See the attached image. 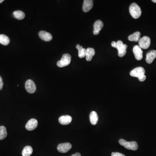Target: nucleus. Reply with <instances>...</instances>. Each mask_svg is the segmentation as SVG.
Segmentation results:
<instances>
[{
	"instance_id": "nucleus-1",
	"label": "nucleus",
	"mask_w": 156,
	"mask_h": 156,
	"mask_svg": "<svg viewBox=\"0 0 156 156\" xmlns=\"http://www.w3.org/2000/svg\"><path fill=\"white\" fill-rule=\"evenodd\" d=\"M129 12L134 19L138 18L141 16V10L140 7L136 3H132L129 7Z\"/></svg>"
},
{
	"instance_id": "nucleus-2",
	"label": "nucleus",
	"mask_w": 156,
	"mask_h": 156,
	"mask_svg": "<svg viewBox=\"0 0 156 156\" xmlns=\"http://www.w3.org/2000/svg\"><path fill=\"white\" fill-rule=\"evenodd\" d=\"M119 143L121 146H124L125 148L128 150L136 151L138 149V144L137 142L135 141H132L128 142L126 141L125 140L121 139L119 140Z\"/></svg>"
},
{
	"instance_id": "nucleus-3",
	"label": "nucleus",
	"mask_w": 156,
	"mask_h": 156,
	"mask_svg": "<svg viewBox=\"0 0 156 156\" xmlns=\"http://www.w3.org/2000/svg\"><path fill=\"white\" fill-rule=\"evenodd\" d=\"M71 56L69 54H64L60 60L58 61L57 65L59 67L62 68L68 66L71 62Z\"/></svg>"
},
{
	"instance_id": "nucleus-4",
	"label": "nucleus",
	"mask_w": 156,
	"mask_h": 156,
	"mask_svg": "<svg viewBox=\"0 0 156 156\" xmlns=\"http://www.w3.org/2000/svg\"><path fill=\"white\" fill-rule=\"evenodd\" d=\"M127 45L124 44L123 42L121 41H118L116 42V44L115 48L117 49L119 51V56L120 57H122L125 56L126 54V49Z\"/></svg>"
},
{
	"instance_id": "nucleus-5",
	"label": "nucleus",
	"mask_w": 156,
	"mask_h": 156,
	"mask_svg": "<svg viewBox=\"0 0 156 156\" xmlns=\"http://www.w3.org/2000/svg\"><path fill=\"white\" fill-rule=\"evenodd\" d=\"M139 46L143 49H147L151 45V39L149 37L144 36L139 41Z\"/></svg>"
},
{
	"instance_id": "nucleus-6",
	"label": "nucleus",
	"mask_w": 156,
	"mask_h": 156,
	"mask_svg": "<svg viewBox=\"0 0 156 156\" xmlns=\"http://www.w3.org/2000/svg\"><path fill=\"white\" fill-rule=\"evenodd\" d=\"M25 89L28 93H34L36 91V85L33 80L28 79L25 83Z\"/></svg>"
},
{
	"instance_id": "nucleus-7",
	"label": "nucleus",
	"mask_w": 156,
	"mask_h": 156,
	"mask_svg": "<svg viewBox=\"0 0 156 156\" xmlns=\"http://www.w3.org/2000/svg\"><path fill=\"white\" fill-rule=\"evenodd\" d=\"M72 144L69 143H62L57 146L58 151L62 153H66L72 148Z\"/></svg>"
},
{
	"instance_id": "nucleus-8",
	"label": "nucleus",
	"mask_w": 156,
	"mask_h": 156,
	"mask_svg": "<svg viewBox=\"0 0 156 156\" xmlns=\"http://www.w3.org/2000/svg\"><path fill=\"white\" fill-rule=\"evenodd\" d=\"M145 70L142 67H138L134 69L130 72V75L132 77H139L141 75H144Z\"/></svg>"
},
{
	"instance_id": "nucleus-9",
	"label": "nucleus",
	"mask_w": 156,
	"mask_h": 156,
	"mask_svg": "<svg viewBox=\"0 0 156 156\" xmlns=\"http://www.w3.org/2000/svg\"><path fill=\"white\" fill-rule=\"evenodd\" d=\"M133 53L136 60H140L143 58V51L138 45L134 47Z\"/></svg>"
},
{
	"instance_id": "nucleus-10",
	"label": "nucleus",
	"mask_w": 156,
	"mask_h": 156,
	"mask_svg": "<svg viewBox=\"0 0 156 156\" xmlns=\"http://www.w3.org/2000/svg\"><path fill=\"white\" fill-rule=\"evenodd\" d=\"M38 125V121L35 119H30L26 125L25 127L28 131H33L37 128Z\"/></svg>"
},
{
	"instance_id": "nucleus-11",
	"label": "nucleus",
	"mask_w": 156,
	"mask_h": 156,
	"mask_svg": "<svg viewBox=\"0 0 156 156\" xmlns=\"http://www.w3.org/2000/svg\"><path fill=\"white\" fill-rule=\"evenodd\" d=\"M39 36L42 40L45 41H50L53 39L52 35L45 31H41L39 33Z\"/></svg>"
},
{
	"instance_id": "nucleus-12",
	"label": "nucleus",
	"mask_w": 156,
	"mask_h": 156,
	"mask_svg": "<svg viewBox=\"0 0 156 156\" xmlns=\"http://www.w3.org/2000/svg\"><path fill=\"white\" fill-rule=\"evenodd\" d=\"M103 23L101 20H97L95 22L94 24V31L93 34L94 35H98L100 31L103 27Z\"/></svg>"
},
{
	"instance_id": "nucleus-13",
	"label": "nucleus",
	"mask_w": 156,
	"mask_h": 156,
	"mask_svg": "<svg viewBox=\"0 0 156 156\" xmlns=\"http://www.w3.org/2000/svg\"><path fill=\"white\" fill-rule=\"evenodd\" d=\"M93 6V1L92 0H84L83 5V11L85 12H88L92 9Z\"/></svg>"
},
{
	"instance_id": "nucleus-14",
	"label": "nucleus",
	"mask_w": 156,
	"mask_h": 156,
	"mask_svg": "<svg viewBox=\"0 0 156 156\" xmlns=\"http://www.w3.org/2000/svg\"><path fill=\"white\" fill-rule=\"evenodd\" d=\"M72 121V118L70 116H62L59 119V122L62 125H67L70 124Z\"/></svg>"
},
{
	"instance_id": "nucleus-15",
	"label": "nucleus",
	"mask_w": 156,
	"mask_h": 156,
	"mask_svg": "<svg viewBox=\"0 0 156 156\" xmlns=\"http://www.w3.org/2000/svg\"><path fill=\"white\" fill-rule=\"evenodd\" d=\"M156 57V50H152L148 52L147 54L146 61L147 62L148 64H151L154 60Z\"/></svg>"
},
{
	"instance_id": "nucleus-16",
	"label": "nucleus",
	"mask_w": 156,
	"mask_h": 156,
	"mask_svg": "<svg viewBox=\"0 0 156 156\" xmlns=\"http://www.w3.org/2000/svg\"><path fill=\"white\" fill-rule=\"evenodd\" d=\"M95 54V50L92 48H88L86 49V54L85 57L86 60L88 61H90L92 60V57Z\"/></svg>"
},
{
	"instance_id": "nucleus-17",
	"label": "nucleus",
	"mask_w": 156,
	"mask_h": 156,
	"mask_svg": "<svg viewBox=\"0 0 156 156\" xmlns=\"http://www.w3.org/2000/svg\"><path fill=\"white\" fill-rule=\"evenodd\" d=\"M90 121L92 125H96L98 121V115L97 113L95 111H92L91 112L90 116Z\"/></svg>"
},
{
	"instance_id": "nucleus-18",
	"label": "nucleus",
	"mask_w": 156,
	"mask_h": 156,
	"mask_svg": "<svg viewBox=\"0 0 156 156\" xmlns=\"http://www.w3.org/2000/svg\"><path fill=\"white\" fill-rule=\"evenodd\" d=\"M128 40L131 41H138L140 39V33L139 32H136L128 37Z\"/></svg>"
},
{
	"instance_id": "nucleus-19",
	"label": "nucleus",
	"mask_w": 156,
	"mask_h": 156,
	"mask_svg": "<svg viewBox=\"0 0 156 156\" xmlns=\"http://www.w3.org/2000/svg\"><path fill=\"white\" fill-rule=\"evenodd\" d=\"M76 48L78 49V52H79L78 56L79 58H83L85 57V54H86L85 49L83 48L82 46H80L79 44H77L76 46Z\"/></svg>"
},
{
	"instance_id": "nucleus-20",
	"label": "nucleus",
	"mask_w": 156,
	"mask_h": 156,
	"mask_svg": "<svg viewBox=\"0 0 156 156\" xmlns=\"http://www.w3.org/2000/svg\"><path fill=\"white\" fill-rule=\"evenodd\" d=\"M10 39L7 36L4 34L0 35V43L4 45L7 46L10 43Z\"/></svg>"
},
{
	"instance_id": "nucleus-21",
	"label": "nucleus",
	"mask_w": 156,
	"mask_h": 156,
	"mask_svg": "<svg viewBox=\"0 0 156 156\" xmlns=\"http://www.w3.org/2000/svg\"><path fill=\"white\" fill-rule=\"evenodd\" d=\"M33 150L30 146H27L23 149L22 154L23 156H30L33 153Z\"/></svg>"
},
{
	"instance_id": "nucleus-22",
	"label": "nucleus",
	"mask_w": 156,
	"mask_h": 156,
	"mask_svg": "<svg viewBox=\"0 0 156 156\" xmlns=\"http://www.w3.org/2000/svg\"><path fill=\"white\" fill-rule=\"evenodd\" d=\"M14 17L17 19L21 20L25 18V14L22 11H17L13 12Z\"/></svg>"
},
{
	"instance_id": "nucleus-23",
	"label": "nucleus",
	"mask_w": 156,
	"mask_h": 156,
	"mask_svg": "<svg viewBox=\"0 0 156 156\" xmlns=\"http://www.w3.org/2000/svg\"><path fill=\"white\" fill-rule=\"evenodd\" d=\"M7 133L5 126H0V140L4 139L7 136Z\"/></svg>"
},
{
	"instance_id": "nucleus-24",
	"label": "nucleus",
	"mask_w": 156,
	"mask_h": 156,
	"mask_svg": "<svg viewBox=\"0 0 156 156\" xmlns=\"http://www.w3.org/2000/svg\"><path fill=\"white\" fill-rule=\"evenodd\" d=\"M138 79L140 82H143V81L145 80L146 79V76L145 75H141L138 77Z\"/></svg>"
},
{
	"instance_id": "nucleus-25",
	"label": "nucleus",
	"mask_w": 156,
	"mask_h": 156,
	"mask_svg": "<svg viewBox=\"0 0 156 156\" xmlns=\"http://www.w3.org/2000/svg\"><path fill=\"white\" fill-rule=\"evenodd\" d=\"M111 156H125L122 153L119 152H113L111 153Z\"/></svg>"
},
{
	"instance_id": "nucleus-26",
	"label": "nucleus",
	"mask_w": 156,
	"mask_h": 156,
	"mask_svg": "<svg viewBox=\"0 0 156 156\" xmlns=\"http://www.w3.org/2000/svg\"><path fill=\"white\" fill-rule=\"evenodd\" d=\"M3 87V82L2 78L0 76V90H2Z\"/></svg>"
},
{
	"instance_id": "nucleus-27",
	"label": "nucleus",
	"mask_w": 156,
	"mask_h": 156,
	"mask_svg": "<svg viewBox=\"0 0 156 156\" xmlns=\"http://www.w3.org/2000/svg\"><path fill=\"white\" fill-rule=\"evenodd\" d=\"M71 156H81V155L79 153H76L71 155Z\"/></svg>"
},
{
	"instance_id": "nucleus-28",
	"label": "nucleus",
	"mask_w": 156,
	"mask_h": 156,
	"mask_svg": "<svg viewBox=\"0 0 156 156\" xmlns=\"http://www.w3.org/2000/svg\"><path fill=\"white\" fill-rule=\"evenodd\" d=\"M116 42L115 41H113L111 43V46L113 47H115V46H116Z\"/></svg>"
},
{
	"instance_id": "nucleus-29",
	"label": "nucleus",
	"mask_w": 156,
	"mask_h": 156,
	"mask_svg": "<svg viewBox=\"0 0 156 156\" xmlns=\"http://www.w3.org/2000/svg\"><path fill=\"white\" fill-rule=\"evenodd\" d=\"M3 1H4V0H0V4H1V3H2Z\"/></svg>"
},
{
	"instance_id": "nucleus-30",
	"label": "nucleus",
	"mask_w": 156,
	"mask_h": 156,
	"mask_svg": "<svg viewBox=\"0 0 156 156\" xmlns=\"http://www.w3.org/2000/svg\"><path fill=\"white\" fill-rule=\"evenodd\" d=\"M152 1L154 3H156V0H153Z\"/></svg>"
}]
</instances>
